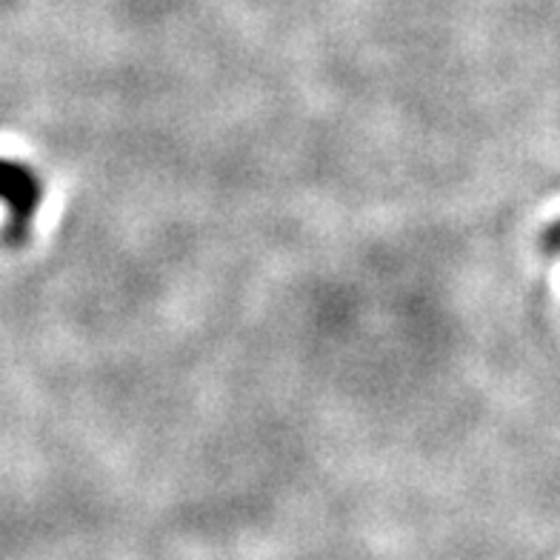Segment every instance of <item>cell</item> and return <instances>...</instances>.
<instances>
[{"mask_svg": "<svg viewBox=\"0 0 560 560\" xmlns=\"http://www.w3.org/2000/svg\"><path fill=\"white\" fill-rule=\"evenodd\" d=\"M44 198V184L40 177L18 161H3L0 158V203L9 212L7 237L12 244H21L30 235V226L35 221L37 207Z\"/></svg>", "mask_w": 560, "mask_h": 560, "instance_id": "6da1fadb", "label": "cell"}, {"mask_svg": "<svg viewBox=\"0 0 560 560\" xmlns=\"http://www.w3.org/2000/svg\"><path fill=\"white\" fill-rule=\"evenodd\" d=\"M544 246L549 255H560V223H552V226L546 229Z\"/></svg>", "mask_w": 560, "mask_h": 560, "instance_id": "7a4b0ae2", "label": "cell"}]
</instances>
